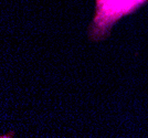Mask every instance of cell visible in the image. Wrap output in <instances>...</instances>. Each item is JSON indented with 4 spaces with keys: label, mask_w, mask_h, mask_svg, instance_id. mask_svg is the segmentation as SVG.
I'll return each instance as SVG.
<instances>
[{
    "label": "cell",
    "mask_w": 148,
    "mask_h": 138,
    "mask_svg": "<svg viewBox=\"0 0 148 138\" xmlns=\"http://www.w3.org/2000/svg\"><path fill=\"white\" fill-rule=\"evenodd\" d=\"M146 0H97L96 16L92 27L93 37H103L118 18L130 13Z\"/></svg>",
    "instance_id": "obj_1"
}]
</instances>
